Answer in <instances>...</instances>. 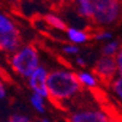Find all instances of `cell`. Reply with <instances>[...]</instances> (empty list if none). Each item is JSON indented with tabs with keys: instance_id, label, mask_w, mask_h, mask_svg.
<instances>
[{
	"instance_id": "6da1fadb",
	"label": "cell",
	"mask_w": 122,
	"mask_h": 122,
	"mask_svg": "<svg viewBox=\"0 0 122 122\" xmlns=\"http://www.w3.org/2000/svg\"><path fill=\"white\" fill-rule=\"evenodd\" d=\"M46 86L48 91V99L61 110H64L63 100L73 97L81 91V82L79 81L77 74L68 71H52L47 75Z\"/></svg>"
},
{
	"instance_id": "7a4b0ae2",
	"label": "cell",
	"mask_w": 122,
	"mask_h": 122,
	"mask_svg": "<svg viewBox=\"0 0 122 122\" xmlns=\"http://www.w3.org/2000/svg\"><path fill=\"white\" fill-rule=\"evenodd\" d=\"M98 25H112L122 22L121 0H93V20Z\"/></svg>"
},
{
	"instance_id": "3957f363",
	"label": "cell",
	"mask_w": 122,
	"mask_h": 122,
	"mask_svg": "<svg viewBox=\"0 0 122 122\" xmlns=\"http://www.w3.org/2000/svg\"><path fill=\"white\" fill-rule=\"evenodd\" d=\"M10 63L17 74L24 77H30L31 74L39 68L38 50L33 45H27L11 57Z\"/></svg>"
},
{
	"instance_id": "277c9868",
	"label": "cell",
	"mask_w": 122,
	"mask_h": 122,
	"mask_svg": "<svg viewBox=\"0 0 122 122\" xmlns=\"http://www.w3.org/2000/svg\"><path fill=\"white\" fill-rule=\"evenodd\" d=\"M92 73L96 80H99L102 85L110 87L115 81V76L117 73V64L112 57H103L99 58L93 65Z\"/></svg>"
},
{
	"instance_id": "5b68a950",
	"label": "cell",
	"mask_w": 122,
	"mask_h": 122,
	"mask_svg": "<svg viewBox=\"0 0 122 122\" xmlns=\"http://www.w3.org/2000/svg\"><path fill=\"white\" fill-rule=\"evenodd\" d=\"M46 80H47V71L44 66H39L29 77V85L33 88V91L35 92V94H38L42 98L48 97Z\"/></svg>"
},
{
	"instance_id": "8992f818",
	"label": "cell",
	"mask_w": 122,
	"mask_h": 122,
	"mask_svg": "<svg viewBox=\"0 0 122 122\" xmlns=\"http://www.w3.org/2000/svg\"><path fill=\"white\" fill-rule=\"evenodd\" d=\"M68 122H111L110 117L100 110H83L73 114Z\"/></svg>"
},
{
	"instance_id": "52a82bcc",
	"label": "cell",
	"mask_w": 122,
	"mask_h": 122,
	"mask_svg": "<svg viewBox=\"0 0 122 122\" xmlns=\"http://www.w3.org/2000/svg\"><path fill=\"white\" fill-rule=\"evenodd\" d=\"M22 45V38L20 33L15 30L7 34H0V51H17Z\"/></svg>"
},
{
	"instance_id": "ba28073f",
	"label": "cell",
	"mask_w": 122,
	"mask_h": 122,
	"mask_svg": "<svg viewBox=\"0 0 122 122\" xmlns=\"http://www.w3.org/2000/svg\"><path fill=\"white\" fill-rule=\"evenodd\" d=\"M76 10L80 16L93 20V0H76Z\"/></svg>"
},
{
	"instance_id": "9c48e42d",
	"label": "cell",
	"mask_w": 122,
	"mask_h": 122,
	"mask_svg": "<svg viewBox=\"0 0 122 122\" xmlns=\"http://www.w3.org/2000/svg\"><path fill=\"white\" fill-rule=\"evenodd\" d=\"M44 21H45V23L47 25L55 28V29H59V30H68L69 29L66 27V24L55 15H45L44 16Z\"/></svg>"
},
{
	"instance_id": "30bf717a",
	"label": "cell",
	"mask_w": 122,
	"mask_h": 122,
	"mask_svg": "<svg viewBox=\"0 0 122 122\" xmlns=\"http://www.w3.org/2000/svg\"><path fill=\"white\" fill-rule=\"evenodd\" d=\"M68 33V36L70 39V41L73 42H77V44H81V42H85L86 40H88V35L85 30H77V29H73V28H69L66 30Z\"/></svg>"
},
{
	"instance_id": "8fae6325",
	"label": "cell",
	"mask_w": 122,
	"mask_h": 122,
	"mask_svg": "<svg viewBox=\"0 0 122 122\" xmlns=\"http://www.w3.org/2000/svg\"><path fill=\"white\" fill-rule=\"evenodd\" d=\"M15 30H16V28H15L13 23L7 17L0 13V34H7V33H12Z\"/></svg>"
},
{
	"instance_id": "7c38bea8",
	"label": "cell",
	"mask_w": 122,
	"mask_h": 122,
	"mask_svg": "<svg viewBox=\"0 0 122 122\" xmlns=\"http://www.w3.org/2000/svg\"><path fill=\"white\" fill-rule=\"evenodd\" d=\"M77 77H79V81L81 83L91 87V88L96 87V85H97L96 77L92 76V75H90V74H87V73H80V74H77Z\"/></svg>"
},
{
	"instance_id": "4fadbf2b",
	"label": "cell",
	"mask_w": 122,
	"mask_h": 122,
	"mask_svg": "<svg viewBox=\"0 0 122 122\" xmlns=\"http://www.w3.org/2000/svg\"><path fill=\"white\" fill-rule=\"evenodd\" d=\"M120 44L117 41H112V42H109L107 44L102 48V53L104 57H112L116 52H117V48H118Z\"/></svg>"
},
{
	"instance_id": "5bb4252c",
	"label": "cell",
	"mask_w": 122,
	"mask_h": 122,
	"mask_svg": "<svg viewBox=\"0 0 122 122\" xmlns=\"http://www.w3.org/2000/svg\"><path fill=\"white\" fill-rule=\"evenodd\" d=\"M31 104L34 105V108H35L38 111L40 112H44L45 111V105H44V99L42 97L38 96V94H34L31 97Z\"/></svg>"
},
{
	"instance_id": "9a60e30c",
	"label": "cell",
	"mask_w": 122,
	"mask_h": 122,
	"mask_svg": "<svg viewBox=\"0 0 122 122\" xmlns=\"http://www.w3.org/2000/svg\"><path fill=\"white\" fill-rule=\"evenodd\" d=\"M111 87H112L114 92L117 94V97H118V98L121 99V102H122V76L115 79V81L112 82Z\"/></svg>"
},
{
	"instance_id": "2e32d148",
	"label": "cell",
	"mask_w": 122,
	"mask_h": 122,
	"mask_svg": "<svg viewBox=\"0 0 122 122\" xmlns=\"http://www.w3.org/2000/svg\"><path fill=\"white\" fill-rule=\"evenodd\" d=\"M116 64H117V70L121 73L122 76V46H120V50L116 55Z\"/></svg>"
},
{
	"instance_id": "e0dca14e",
	"label": "cell",
	"mask_w": 122,
	"mask_h": 122,
	"mask_svg": "<svg viewBox=\"0 0 122 122\" xmlns=\"http://www.w3.org/2000/svg\"><path fill=\"white\" fill-rule=\"evenodd\" d=\"M9 121L10 122H29L28 117L22 116V115H13V116H11V118Z\"/></svg>"
},
{
	"instance_id": "ac0fdd59",
	"label": "cell",
	"mask_w": 122,
	"mask_h": 122,
	"mask_svg": "<svg viewBox=\"0 0 122 122\" xmlns=\"http://www.w3.org/2000/svg\"><path fill=\"white\" fill-rule=\"evenodd\" d=\"M74 1H76V0H58V3L56 4V6H55L53 9H55V10L62 9L63 6H65V5H68V4H71V3H74Z\"/></svg>"
},
{
	"instance_id": "d6986e66",
	"label": "cell",
	"mask_w": 122,
	"mask_h": 122,
	"mask_svg": "<svg viewBox=\"0 0 122 122\" xmlns=\"http://www.w3.org/2000/svg\"><path fill=\"white\" fill-rule=\"evenodd\" d=\"M79 51V48L76 46H65L64 47V52H68V53H76Z\"/></svg>"
},
{
	"instance_id": "ffe728a7",
	"label": "cell",
	"mask_w": 122,
	"mask_h": 122,
	"mask_svg": "<svg viewBox=\"0 0 122 122\" xmlns=\"http://www.w3.org/2000/svg\"><path fill=\"white\" fill-rule=\"evenodd\" d=\"M5 97V87L3 85V82L0 81V99H3Z\"/></svg>"
},
{
	"instance_id": "44dd1931",
	"label": "cell",
	"mask_w": 122,
	"mask_h": 122,
	"mask_svg": "<svg viewBox=\"0 0 122 122\" xmlns=\"http://www.w3.org/2000/svg\"><path fill=\"white\" fill-rule=\"evenodd\" d=\"M76 62H77V64H79V65H82V66L85 65V62H83L81 58H77V59H76Z\"/></svg>"
},
{
	"instance_id": "7402d4cb",
	"label": "cell",
	"mask_w": 122,
	"mask_h": 122,
	"mask_svg": "<svg viewBox=\"0 0 122 122\" xmlns=\"http://www.w3.org/2000/svg\"><path fill=\"white\" fill-rule=\"evenodd\" d=\"M111 122H122V116H120V117H116V118L111 120Z\"/></svg>"
},
{
	"instance_id": "603a6c76",
	"label": "cell",
	"mask_w": 122,
	"mask_h": 122,
	"mask_svg": "<svg viewBox=\"0 0 122 122\" xmlns=\"http://www.w3.org/2000/svg\"><path fill=\"white\" fill-rule=\"evenodd\" d=\"M47 1H50V3H53V7L56 6V4L58 3V0H47Z\"/></svg>"
},
{
	"instance_id": "cb8c5ba5",
	"label": "cell",
	"mask_w": 122,
	"mask_h": 122,
	"mask_svg": "<svg viewBox=\"0 0 122 122\" xmlns=\"http://www.w3.org/2000/svg\"><path fill=\"white\" fill-rule=\"evenodd\" d=\"M41 122H50V121H47V120H45V118H42V120H41Z\"/></svg>"
},
{
	"instance_id": "d4e9b609",
	"label": "cell",
	"mask_w": 122,
	"mask_h": 122,
	"mask_svg": "<svg viewBox=\"0 0 122 122\" xmlns=\"http://www.w3.org/2000/svg\"><path fill=\"white\" fill-rule=\"evenodd\" d=\"M7 122H10V121H7Z\"/></svg>"
}]
</instances>
